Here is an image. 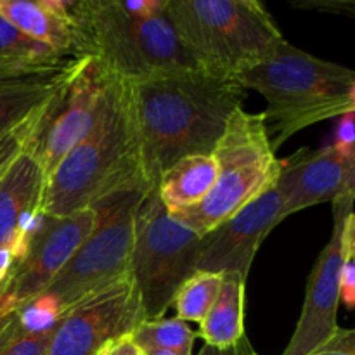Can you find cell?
<instances>
[{
	"mask_svg": "<svg viewBox=\"0 0 355 355\" xmlns=\"http://www.w3.org/2000/svg\"><path fill=\"white\" fill-rule=\"evenodd\" d=\"M276 189L283 217L355 194V158H347L331 144L321 149H298L279 159Z\"/></svg>",
	"mask_w": 355,
	"mask_h": 355,
	"instance_id": "cell-14",
	"label": "cell"
},
{
	"mask_svg": "<svg viewBox=\"0 0 355 355\" xmlns=\"http://www.w3.org/2000/svg\"><path fill=\"white\" fill-rule=\"evenodd\" d=\"M222 274L194 272L184 281L173 297L172 305L177 319L184 322H201L220 291Z\"/></svg>",
	"mask_w": 355,
	"mask_h": 355,
	"instance_id": "cell-22",
	"label": "cell"
},
{
	"mask_svg": "<svg viewBox=\"0 0 355 355\" xmlns=\"http://www.w3.org/2000/svg\"><path fill=\"white\" fill-rule=\"evenodd\" d=\"M309 355H355V331L338 328V331Z\"/></svg>",
	"mask_w": 355,
	"mask_h": 355,
	"instance_id": "cell-26",
	"label": "cell"
},
{
	"mask_svg": "<svg viewBox=\"0 0 355 355\" xmlns=\"http://www.w3.org/2000/svg\"><path fill=\"white\" fill-rule=\"evenodd\" d=\"M354 196L347 194L331 203V238L315 260L300 319L283 355H309L338 331L343 267L355 253Z\"/></svg>",
	"mask_w": 355,
	"mask_h": 355,
	"instance_id": "cell-9",
	"label": "cell"
},
{
	"mask_svg": "<svg viewBox=\"0 0 355 355\" xmlns=\"http://www.w3.org/2000/svg\"><path fill=\"white\" fill-rule=\"evenodd\" d=\"M69 12L78 30L80 58H92L111 78L134 83L198 68L166 10L137 17L118 0H69Z\"/></svg>",
	"mask_w": 355,
	"mask_h": 355,
	"instance_id": "cell-4",
	"label": "cell"
},
{
	"mask_svg": "<svg viewBox=\"0 0 355 355\" xmlns=\"http://www.w3.org/2000/svg\"><path fill=\"white\" fill-rule=\"evenodd\" d=\"M217 177L211 155H189L177 159L159 175L156 194L168 214H180L200 205L210 194Z\"/></svg>",
	"mask_w": 355,
	"mask_h": 355,
	"instance_id": "cell-18",
	"label": "cell"
},
{
	"mask_svg": "<svg viewBox=\"0 0 355 355\" xmlns=\"http://www.w3.org/2000/svg\"><path fill=\"white\" fill-rule=\"evenodd\" d=\"M236 82L266 99L263 118L274 151L304 128L355 107L354 69L309 54L286 38Z\"/></svg>",
	"mask_w": 355,
	"mask_h": 355,
	"instance_id": "cell-3",
	"label": "cell"
},
{
	"mask_svg": "<svg viewBox=\"0 0 355 355\" xmlns=\"http://www.w3.org/2000/svg\"><path fill=\"white\" fill-rule=\"evenodd\" d=\"M146 186L142 153L127 82L107 76L96 121L45 182L42 217H64Z\"/></svg>",
	"mask_w": 355,
	"mask_h": 355,
	"instance_id": "cell-2",
	"label": "cell"
},
{
	"mask_svg": "<svg viewBox=\"0 0 355 355\" xmlns=\"http://www.w3.org/2000/svg\"><path fill=\"white\" fill-rule=\"evenodd\" d=\"M121 9L130 16L149 17L165 12L168 0H118Z\"/></svg>",
	"mask_w": 355,
	"mask_h": 355,
	"instance_id": "cell-28",
	"label": "cell"
},
{
	"mask_svg": "<svg viewBox=\"0 0 355 355\" xmlns=\"http://www.w3.org/2000/svg\"><path fill=\"white\" fill-rule=\"evenodd\" d=\"M0 16L26 37L66 58H80L69 0H0Z\"/></svg>",
	"mask_w": 355,
	"mask_h": 355,
	"instance_id": "cell-16",
	"label": "cell"
},
{
	"mask_svg": "<svg viewBox=\"0 0 355 355\" xmlns=\"http://www.w3.org/2000/svg\"><path fill=\"white\" fill-rule=\"evenodd\" d=\"M144 321L130 276L80 298L52 321L45 355H94L104 343L130 335Z\"/></svg>",
	"mask_w": 355,
	"mask_h": 355,
	"instance_id": "cell-11",
	"label": "cell"
},
{
	"mask_svg": "<svg viewBox=\"0 0 355 355\" xmlns=\"http://www.w3.org/2000/svg\"><path fill=\"white\" fill-rule=\"evenodd\" d=\"M211 156L217 177L210 194L191 210L170 214L200 238L270 189L279 173L263 113H248L243 107L229 118Z\"/></svg>",
	"mask_w": 355,
	"mask_h": 355,
	"instance_id": "cell-6",
	"label": "cell"
},
{
	"mask_svg": "<svg viewBox=\"0 0 355 355\" xmlns=\"http://www.w3.org/2000/svg\"><path fill=\"white\" fill-rule=\"evenodd\" d=\"M45 175L30 144L0 177V246L23 259L42 218Z\"/></svg>",
	"mask_w": 355,
	"mask_h": 355,
	"instance_id": "cell-15",
	"label": "cell"
},
{
	"mask_svg": "<svg viewBox=\"0 0 355 355\" xmlns=\"http://www.w3.org/2000/svg\"><path fill=\"white\" fill-rule=\"evenodd\" d=\"M200 355H236V347L234 349H229V350H215L211 347H205L201 350Z\"/></svg>",
	"mask_w": 355,
	"mask_h": 355,
	"instance_id": "cell-33",
	"label": "cell"
},
{
	"mask_svg": "<svg viewBox=\"0 0 355 355\" xmlns=\"http://www.w3.org/2000/svg\"><path fill=\"white\" fill-rule=\"evenodd\" d=\"M283 220V205L274 184L201 238L196 272H234L248 279L263 239Z\"/></svg>",
	"mask_w": 355,
	"mask_h": 355,
	"instance_id": "cell-13",
	"label": "cell"
},
{
	"mask_svg": "<svg viewBox=\"0 0 355 355\" xmlns=\"http://www.w3.org/2000/svg\"><path fill=\"white\" fill-rule=\"evenodd\" d=\"M49 106H51V104H49ZM44 113L31 118L26 123L19 125V127L12 128V130L0 135V177H2L3 172L12 165L14 159L26 149V146L30 144L31 139H33L35 130H37L42 116H44Z\"/></svg>",
	"mask_w": 355,
	"mask_h": 355,
	"instance_id": "cell-24",
	"label": "cell"
},
{
	"mask_svg": "<svg viewBox=\"0 0 355 355\" xmlns=\"http://www.w3.org/2000/svg\"><path fill=\"white\" fill-rule=\"evenodd\" d=\"M3 284H6V283H0V291H2V288H3Z\"/></svg>",
	"mask_w": 355,
	"mask_h": 355,
	"instance_id": "cell-35",
	"label": "cell"
},
{
	"mask_svg": "<svg viewBox=\"0 0 355 355\" xmlns=\"http://www.w3.org/2000/svg\"><path fill=\"white\" fill-rule=\"evenodd\" d=\"M201 238L168 214L156 189L142 200L135 217L130 277L144 319H162L180 284L196 272Z\"/></svg>",
	"mask_w": 355,
	"mask_h": 355,
	"instance_id": "cell-8",
	"label": "cell"
},
{
	"mask_svg": "<svg viewBox=\"0 0 355 355\" xmlns=\"http://www.w3.org/2000/svg\"><path fill=\"white\" fill-rule=\"evenodd\" d=\"M132 340L146 355L155 352H172L193 355L196 333L180 319H144L130 333Z\"/></svg>",
	"mask_w": 355,
	"mask_h": 355,
	"instance_id": "cell-21",
	"label": "cell"
},
{
	"mask_svg": "<svg viewBox=\"0 0 355 355\" xmlns=\"http://www.w3.org/2000/svg\"><path fill=\"white\" fill-rule=\"evenodd\" d=\"M75 59L78 58H66L26 37L0 16V80L61 71Z\"/></svg>",
	"mask_w": 355,
	"mask_h": 355,
	"instance_id": "cell-20",
	"label": "cell"
},
{
	"mask_svg": "<svg viewBox=\"0 0 355 355\" xmlns=\"http://www.w3.org/2000/svg\"><path fill=\"white\" fill-rule=\"evenodd\" d=\"M236 355H259L255 352V350H253V347H252V343L248 342V338H243L241 342L238 343V345H236Z\"/></svg>",
	"mask_w": 355,
	"mask_h": 355,
	"instance_id": "cell-32",
	"label": "cell"
},
{
	"mask_svg": "<svg viewBox=\"0 0 355 355\" xmlns=\"http://www.w3.org/2000/svg\"><path fill=\"white\" fill-rule=\"evenodd\" d=\"M52 335V321L35 328L19 314L0 326V355H45Z\"/></svg>",
	"mask_w": 355,
	"mask_h": 355,
	"instance_id": "cell-23",
	"label": "cell"
},
{
	"mask_svg": "<svg viewBox=\"0 0 355 355\" xmlns=\"http://www.w3.org/2000/svg\"><path fill=\"white\" fill-rule=\"evenodd\" d=\"M128 89L151 189L177 159L211 155L229 118L246 99L236 80L201 68L151 76L128 83Z\"/></svg>",
	"mask_w": 355,
	"mask_h": 355,
	"instance_id": "cell-1",
	"label": "cell"
},
{
	"mask_svg": "<svg viewBox=\"0 0 355 355\" xmlns=\"http://www.w3.org/2000/svg\"><path fill=\"white\" fill-rule=\"evenodd\" d=\"M355 269H354V255L349 257L345 262V267H343L342 274V300L345 302L347 307H354V295H355Z\"/></svg>",
	"mask_w": 355,
	"mask_h": 355,
	"instance_id": "cell-30",
	"label": "cell"
},
{
	"mask_svg": "<svg viewBox=\"0 0 355 355\" xmlns=\"http://www.w3.org/2000/svg\"><path fill=\"white\" fill-rule=\"evenodd\" d=\"M166 16L198 68L224 78L236 80L284 40L257 0H168Z\"/></svg>",
	"mask_w": 355,
	"mask_h": 355,
	"instance_id": "cell-5",
	"label": "cell"
},
{
	"mask_svg": "<svg viewBox=\"0 0 355 355\" xmlns=\"http://www.w3.org/2000/svg\"><path fill=\"white\" fill-rule=\"evenodd\" d=\"M245 297L246 279L234 272L222 274L220 291L196 335L203 338L205 347L229 350L245 338Z\"/></svg>",
	"mask_w": 355,
	"mask_h": 355,
	"instance_id": "cell-19",
	"label": "cell"
},
{
	"mask_svg": "<svg viewBox=\"0 0 355 355\" xmlns=\"http://www.w3.org/2000/svg\"><path fill=\"white\" fill-rule=\"evenodd\" d=\"M14 266H16V257L12 255V252L6 246H0V283H6Z\"/></svg>",
	"mask_w": 355,
	"mask_h": 355,
	"instance_id": "cell-31",
	"label": "cell"
},
{
	"mask_svg": "<svg viewBox=\"0 0 355 355\" xmlns=\"http://www.w3.org/2000/svg\"><path fill=\"white\" fill-rule=\"evenodd\" d=\"M23 259L0 291V326L33 304L64 269L97 224L94 207L73 211L64 217H42Z\"/></svg>",
	"mask_w": 355,
	"mask_h": 355,
	"instance_id": "cell-10",
	"label": "cell"
},
{
	"mask_svg": "<svg viewBox=\"0 0 355 355\" xmlns=\"http://www.w3.org/2000/svg\"><path fill=\"white\" fill-rule=\"evenodd\" d=\"M94 355H146L137 347V343L132 340L130 335L118 336V338L110 340L104 343L99 350Z\"/></svg>",
	"mask_w": 355,
	"mask_h": 355,
	"instance_id": "cell-29",
	"label": "cell"
},
{
	"mask_svg": "<svg viewBox=\"0 0 355 355\" xmlns=\"http://www.w3.org/2000/svg\"><path fill=\"white\" fill-rule=\"evenodd\" d=\"M333 148L347 158H355V132H354V111L342 114L335 130Z\"/></svg>",
	"mask_w": 355,
	"mask_h": 355,
	"instance_id": "cell-25",
	"label": "cell"
},
{
	"mask_svg": "<svg viewBox=\"0 0 355 355\" xmlns=\"http://www.w3.org/2000/svg\"><path fill=\"white\" fill-rule=\"evenodd\" d=\"M149 191L153 189L146 186L130 187L94 205L97 210L96 227L51 286L24 311H42L49 321H54L80 298L130 276L135 217Z\"/></svg>",
	"mask_w": 355,
	"mask_h": 355,
	"instance_id": "cell-7",
	"label": "cell"
},
{
	"mask_svg": "<svg viewBox=\"0 0 355 355\" xmlns=\"http://www.w3.org/2000/svg\"><path fill=\"white\" fill-rule=\"evenodd\" d=\"M298 9H318L322 12H335L345 14V16H354L355 3L352 0H291Z\"/></svg>",
	"mask_w": 355,
	"mask_h": 355,
	"instance_id": "cell-27",
	"label": "cell"
},
{
	"mask_svg": "<svg viewBox=\"0 0 355 355\" xmlns=\"http://www.w3.org/2000/svg\"><path fill=\"white\" fill-rule=\"evenodd\" d=\"M106 83L107 75L92 58H80L64 89L44 113L30 149L44 170L45 182L59 162L90 130Z\"/></svg>",
	"mask_w": 355,
	"mask_h": 355,
	"instance_id": "cell-12",
	"label": "cell"
},
{
	"mask_svg": "<svg viewBox=\"0 0 355 355\" xmlns=\"http://www.w3.org/2000/svg\"><path fill=\"white\" fill-rule=\"evenodd\" d=\"M78 59L61 71L0 80V135L44 113L64 89Z\"/></svg>",
	"mask_w": 355,
	"mask_h": 355,
	"instance_id": "cell-17",
	"label": "cell"
},
{
	"mask_svg": "<svg viewBox=\"0 0 355 355\" xmlns=\"http://www.w3.org/2000/svg\"><path fill=\"white\" fill-rule=\"evenodd\" d=\"M149 355H177V354H172V352H155V354H149Z\"/></svg>",
	"mask_w": 355,
	"mask_h": 355,
	"instance_id": "cell-34",
	"label": "cell"
}]
</instances>
